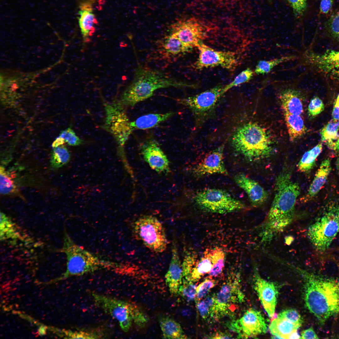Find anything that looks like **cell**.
I'll return each mask as SVG.
<instances>
[{
  "label": "cell",
  "instance_id": "obj_1",
  "mask_svg": "<svg viewBox=\"0 0 339 339\" xmlns=\"http://www.w3.org/2000/svg\"><path fill=\"white\" fill-rule=\"evenodd\" d=\"M274 191L273 200L259 234L261 243L265 244L270 242L294 220L300 190L299 184L292 180L291 173L284 170L276 178Z\"/></svg>",
  "mask_w": 339,
  "mask_h": 339
},
{
  "label": "cell",
  "instance_id": "obj_2",
  "mask_svg": "<svg viewBox=\"0 0 339 339\" xmlns=\"http://www.w3.org/2000/svg\"><path fill=\"white\" fill-rule=\"evenodd\" d=\"M304 281V301L311 312L323 323L339 312V283L297 268Z\"/></svg>",
  "mask_w": 339,
  "mask_h": 339
},
{
  "label": "cell",
  "instance_id": "obj_3",
  "mask_svg": "<svg viewBox=\"0 0 339 339\" xmlns=\"http://www.w3.org/2000/svg\"><path fill=\"white\" fill-rule=\"evenodd\" d=\"M190 86L163 72L139 65L132 80L123 92L119 102L124 107L133 106L152 97L159 89Z\"/></svg>",
  "mask_w": 339,
  "mask_h": 339
},
{
  "label": "cell",
  "instance_id": "obj_4",
  "mask_svg": "<svg viewBox=\"0 0 339 339\" xmlns=\"http://www.w3.org/2000/svg\"><path fill=\"white\" fill-rule=\"evenodd\" d=\"M61 251L66 256L67 267L60 279L81 276L101 269L118 272L120 268L118 263L101 258L77 244L66 232Z\"/></svg>",
  "mask_w": 339,
  "mask_h": 339
},
{
  "label": "cell",
  "instance_id": "obj_5",
  "mask_svg": "<svg viewBox=\"0 0 339 339\" xmlns=\"http://www.w3.org/2000/svg\"><path fill=\"white\" fill-rule=\"evenodd\" d=\"M231 141L235 151L251 161L269 157L273 151L272 141L266 129L255 122L238 127Z\"/></svg>",
  "mask_w": 339,
  "mask_h": 339
},
{
  "label": "cell",
  "instance_id": "obj_6",
  "mask_svg": "<svg viewBox=\"0 0 339 339\" xmlns=\"http://www.w3.org/2000/svg\"><path fill=\"white\" fill-rule=\"evenodd\" d=\"M339 232V205L329 207L308 228L307 235L319 251L327 250Z\"/></svg>",
  "mask_w": 339,
  "mask_h": 339
},
{
  "label": "cell",
  "instance_id": "obj_7",
  "mask_svg": "<svg viewBox=\"0 0 339 339\" xmlns=\"http://www.w3.org/2000/svg\"><path fill=\"white\" fill-rule=\"evenodd\" d=\"M132 231L136 239L152 251L161 253L166 250L168 243L165 232L156 217L148 215L139 218L133 223Z\"/></svg>",
  "mask_w": 339,
  "mask_h": 339
},
{
  "label": "cell",
  "instance_id": "obj_8",
  "mask_svg": "<svg viewBox=\"0 0 339 339\" xmlns=\"http://www.w3.org/2000/svg\"><path fill=\"white\" fill-rule=\"evenodd\" d=\"M196 204L208 212L220 214L231 213L245 207L241 201L233 197L223 189L207 188L196 193L194 198Z\"/></svg>",
  "mask_w": 339,
  "mask_h": 339
},
{
  "label": "cell",
  "instance_id": "obj_9",
  "mask_svg": "<svg viewBox=\"0 0 339 339\" xmlns=\"http://www.w3.org/2000/svg\"><path fill=\"white\" fill-rule=\"evenodd\" d=\"M91 294L95 305L116 320L123 331L128 332L133 321L132 303L95 293Z\"/></svg>",
  "mask_w": 339,
  "mask_h": 339
},
{
  "label": "cell",
  "instance_id": "obj_10",
  "mask_svg": "<svg viewBox=\"0 0 339 339\" xmlns=\"http://www.w3.org/2000/svg\"><path fill=\"white\" fill-rule=\"evenodd\" d=\"M223 86L218 85L199 94L178 99L180 104L189 108L198 122L203 121L213 111L217 103L222 95Z\"/></svg>",
  "mask_w": 339,
  "mask_h": 339
},
{
  "label": "cell",
  "instance_id": "obj_11",
  "mask_svg": "<svg viewBox=\"0 0 339 339\" xmlns=\"http://www.w3.org/2000/svg\"><path fill=\"white\" fill-rule=\"evenodd\" d=\"M170 33L176 36L191 51L197 48L207 36L205 25L194 18L180 19L172 24Z\"/></svg>",
  "mask_w": 339,
  "mask_h": 339
},
{
  "label": "cell",
  "instance_id": "obj_12",
  "mask_svg": "<svg viewBox=\"0 0 339 339\" xmlns=\"http://www.w3.org/2000/svg\"><path fill=\"white\" fill-rule=\"evenodd\" d=\"M125 107L119 101L106 105L105 128L112 134L118 144L123 146L132 132Z\"/></svg>",
  "mask_w": 339,
  "mask_h": 339
},
{
  "label": "cell",
  "instance_id": "obj_13",
  "mask_svg": "<svg viewBox=\"0 0 339 339\" xmlns=\"http://www.w3.org/2000/svg\"><path fill=\"white\" fill-rule=\"evenodd\" d=\"M197 48L199 51L198 57L193 65L196 69L220 67L232 70L237 64V59L233 52L217 51L203 42L200 44Z\"/></svg>",
  "mask_w": 339,
  "mask_h": 339
},
{
  "label": "cell",
  "instance_id": "obj_14",
  "mask_svg": "<svg viewBox=\"0 0 339 339\" xmlns=\"http://www.w3.org/2000/svg\"><path fill=\"white\" fill-rule=\"evenodd\" d=\"M244 296L236 280H229L224 284L216 296L211 316L218 318L227 313L233 303L243 301Z\"/></svg>",
  "mask_w": 339,
  "mask_h": 339
},
{
  "label": "cell",
  "instance_id": "obj_15",
  "mask_svg": "<svg viewBox=\"0 0 339 339\" xmlns=\"http://www.w3.org/2000/svg\"><path fill=\"white\" fill-rule=\"evenodd\" d=\"M233 324V327L242 336L246 338L256 336L266 333L267 326L261 313L250 309Z\"/></svg>",
  "mask_w": 339,
  "mask_h": 339
},
{
  "label": "cell",
  "instance_id": "obj_16",
  "mask_svg": "<svg viewBox=\"0 0 339 339\" xmlns=\"http://www.w3.org/2000/svg\"><path fill=\"white\" fill-rule=\"evenodd\" d=\"M183 274L185 279L194 282L210 272L212 267L211 250H206L200 260L197 261L192 254L184 257L182 263Z\"/></svg>",
  "mask_w": 339,
  "mask_h": 339
},
{
  "label": "cell",
  "instance_id": "obj_17",
  "mask_svg": "<svg viewBox=\"0 0 339 339\" xmlns=\"http://www.w3.org/2000/svg\"><path fill=\"white\" fill-rule=\"evenodd\" d=\"M224 146L223 144L207 153L194 168L195 175L201 177L214 174H228L224 161Z\"/></svg>",
  "mask_w": 339,
  "mask_h": 339
},
{
  "label": "cell",
  "instance_id": "obj_18",
  "mask_svg": "<svg viewBox=\"0 0 339 339\" xmlns=\"http://www.w3.org/2000/svg\"><path fill=\"white\" fill-rule=\"evenodd\" d=\"M140 148L144 159L153 169L159 173L169 172V161L155 139L147 138L141 144Z\"/></svg>",
  "mask_w": 339,
  "mask_h": 339
},
{
  "label": "cell",
  "instance_id": "obj_19",
  "mask_svg": "<svg viewBox=\"0 0 339 339\" xmlns=\"http://www.w3.org/2000/svg\"><path fill=\"white\" fill-rule=\"evenodd\" d=\"M309 64L329 75L339 77V51L329 50L321 53L309 52Z\"/></svg>",
  "mask_w": 339,
  "mask_h": 339
},
{
  "label": "cell",
  "instance_id": "obj_20",
  "mask_svg": "<svg viewBox=\"0 0 339 339\" xmlns=\"http://www.w3.org/2000/svg\"><path fill=\"white\" fill-rule=\"evenodd\" d=\"M255 289L259 298L269 316H273L277 304L278 291L273 283L261 278L255 273Z\"/></svg>",
  "mask_w": 339,
  "mask_h": 339
},
{
  "label": "cell",
  "instance_id": "obj_21",
  "mask_svg": "<svg viewBox=\"0 0 339 339\" xmlns=\"http://www.w3.org/2000/svg\"><path fill=\"white\" fill-rule=\"evenodd\" d=\"M234 180L236 184L246 192L253 207L260 206L266 201L267 192L256 181L243 173L236 175Z\"/></svg>",
  "mask_w": 339,
  "mask_h": 339
},
{
  "label": "cell",
  "instance_id": "obj_22",
  "mask_svg": "<svg viewBox=\"0 0 339 339\" xmlns=\"http://www.w3.org/2000/svg\"><path fill=\"white\" fill-rule=\"evenodd\" d=\"M171 257L169 267L165 277L166 285L170 293L179 294V290L183 281L182 263L179 256L177 247L173 242L172 246Z\"/></svg>",
  "mask_w": 339,
  "mask_h": 339
},
{
  "label": "cell",
  "instance_id": "obj_23",
  "mask_svg": "<svg viewBox=\"0 0 339 339\" xmlns=\"http://www.w3.org/2000/svg\"><path fill=\"white\" fill-rule=\"evenodd\" d=\"M158 51L163 57L173 59L191 51L176 36L170 33L160 40Z\"/></svg>",
  "mask_w": 339,
  "mask_h": 339
},
{
  "label": "cell",
  "instance_id": "obj_24",
  "mask_svg": "<svg viewBox=\"0 0 339 339\" xmlns=\"http://www.w3.org/2000/svg\"><path fill=\"white\" fill-rule=\"evenodd\" d=\"M283 113L301 115L304 112L302 99L300 93L294 89H286L279 95Z\"/></svg>",
  "mask_w": 339,
  "mask_h": 339
},
{
  "label": "cell",
  "instance_id": "obj_25",
  "mask_svg": "<svg viewBox=\"0 0 339 339\" xmlns=\"http://www.w3.org/2000/svg\"><path fill=\"white\" fill-rule=\"evenodd\" d=\"M331 170L330 159H327L323 160L317 170L307 193L302 199V201L307 202L317 195L326 183Z\"/></svg>",
  "mask_w": 339,
  "mask_h": 339
},
{
  "label": "cell",
  "instance_id": "obj_26",
  "mask_svg": "<svg viewBox=\"0 0 339 339\" xmlns=\"http://www.w3.org/2000/svg\"><path fill=\"white\" fill-rule=\"evenodd\" d=\"M175 113L170 111L164 113H151L141 116L130 121L132 132L136 130H145L153 128L174 115Z\"/></svg>",
  "mask_w": 339,
  "mask_h": 339
},
{
  "label": "cell",
  "instance_id": "obj_27",
  "mask_svg": "<svg viewBox=\"0 0 339 339\" xmlns=\"http://www.w3.org/2000/svg\"><path fill=\"white\" fill-rule=\"evenodd\" d=\"M289 140L292 142L304 136L307 129L301 115L283 113Z\"/></svg>",
  "mask_w": 339,
  "mask_h": 339
},
{
  "label": "cell",
  "instance_id": "obj_28",
  "mask_svg": "<svg viewBox=\"0 0 339 339\" xmlns=\"http://www.w3.org/2000/svg\"><path fill=\"white\" fill-rule=\"evenodd\" d=\"M78 14L79 24L83 40L85 42L88 41L89 37L92 36L95 31L94 25L97 22L95 15L90 8L83 6Z\"/></svg>",
  "mask_w": 339,
  "mask_h": 339
},
{
  "label": "cell",
  "instance_id": "obj_29",
  "mask_svg": "<svg viewBox=\"0 0 339 339\" xmlns=\"http://www.w3.org/2000/svg\"><path fill=\"white\" fill-rule=\"evenodd\" d=\"M300 326L284 319L277 317L271 322L269 329L271 333L278 338L288 339Z\"/></svg>",
  "mask_w": 339,
  "mask_h": 339
},
{
  "label": "cell",
  "instance_id": "obj_30",
  "mask_svg": "<svg viewBox=\"0 0 339 339\" xmlns=\"http://www.w3.org/2000/svg\"><path fill=\"white\" fill-rule=\"evenodd\" d=\"M21 234L17 225L9 216L0 212V239L1 241L16 240L20 239Z\"/></svg>",
  "mask_w": 339,
  "mask_h": 339
},
{
  "label": "cell",
  "instance_id": "obj_31",
  "mask_svg": "<svg viewBox=\"0 0 339 339\" xmlns=\"http://www.w3.org/2000/svg\"><path fill=\"white\" fill-rule=\"evenodd\" d=\"M159 322L164 338H186L180 324L173 319L168 316L161 317L159 319Z\"/></svg>",
  "mask_w": 339,
  "mask_h": 339
},
{
  "label": "cell",
  "instance_id": "obj_32",
  "mask_svg": "<svg viewBox=\"0 0 339 339\" xmlns=\"http://www.w3.org/2000/svg\"><path fill=\"white\" fill-rule=\"evenodd\" d=\"M323 145L320 143L303 155L298 164V168L300 172L307 173L313 169L316 159L321 152Z\"/></svg>",
  "mask_w": 339,
  "mask_h": 339
},
{
  "label": "cell",
  "instance_id": "obj_33",
  "mask_svg": "<svg viewBox=\"0 0 339 339\" xmlns=\"http://www.w3.org/2000/svg\"><path fill=\"white\" fill-rule=\"evenodd\" d=\"M63 336L65 338L72 339H100L105 338L103 330L99 328L80 329L77 330H64Z\"/></svg>",
  "mask_w": 339,
  "mask_h": 339
},
{
  "label": "cell",
  "instance_id": "obj_34",
  "mask_svg": "<svg viewBox=\"0 0 339 339\" xmlns=\"http://www.w3.org/2000/svg\"><path fill=\"white\" fill-rule=\"evenodd\" d=\"M15 175L6 170L2 166L0 168V193L3 195L12 194L17 191Z\"/></svg>",
  "mask_w": 339,
  "mask_h": 339
},
{
  "label": "cell",
  "instance_id": "obj_35",
  "mask_svg": "<svg viewBox=\"0 0 339 339\" xmlns=\"http://www.w3.org/2000/svg\"><path fill=\"white\" fill-rule=\"evenodd\" d=\"M70 157L69 153L65 146L61 145L54 148L51 155V165L54 168L61 167L69 161Z\"/></svg>",
  "mask_w": 339,
  "mask_h": 339
},
{
  "label": "cell",
  "instance_id": "obj_36",
  "mask_svg": "<svg viewBox=\"0 0 339 339\" xmlns=\"http://www.w3.org/2000/svg\"><path fill=\"white\" fill-rule=\"evenodd\" d=\"M296 58L293 56L282 57L269 61H259L256 66L254 72L258 75L267 74L275 66L283 62L293 60Z\"/></svg>",
  "mask_w": 339,
  "mask_h": 339
},
{
  "label": "cell",
  "instance_id": "obj_37",
  "mask_svg": "<svg viewBox=\"0 0 339 339\" xmlns=\"http://www.w3.org/2000/svg\"><path fill=\"white\" fill-rule=\"evenodd\" d=\"M212 267L209 273L210 277H215L221 273L224 266L225 254L221 248L211 250Z\"/></svg>",
  "mask_w": 339,
  "mask_h": 339
},
{
  "label": "cell",
  "instance_id": "obj_38",
  "mask_svg": "<svg viewBox=\"0 0 339 339\" xmlns=\"http://www.w3.org/2000/svg\"><path fill=\"white\" fill-rule=\"evenodd\" d=\"M339 121L333 119L321 129V141L326 143L337 140L339 138Z\"/></svg>",
  "mask_w": 339,
  "mask_h": 339
},
{
  "label": "cell",
  "instance_id": "obj_39",
  "mask_svg": "<svg viewBox=\"0 0 339 339\" xmlns=\"http://www.w3.org/2000/svg\"><path fill=\"white\" fill-rule=\"evenodd\" d=\"M253 71L249 68L242 71L232 82L223 87L222 90V95L230 89L248 82L253 77Z\"/></svg>",
  "mask_w": 339,
  "mask_h": 339
},
{
  "label": "cell",
  "instance_id": "obj_40",
  "mask_svg": "<svg viewBox=\"0 0 339 339\" xmlns=\"http://www.w3.org/2000/svg\"><path fill=\"white\" fill-rule=\"evenodd\" d=\"M326 28L330 36L339 42V9L327 21Z\"/></svg>",
  "mask_w": 339,
  "mask_h": 339
},
{
  "label": "cell",
  "instance_id": "obj_41",
  "mask_svg": "<svg viewBox=\"0 0 339 339\" xmlns=\"http://www.w3.org/2000/svg\"><path fill=\"white\" fill-rule=\"evenodd\" d=\"M196 287L193 282L184 278L179 290V294L188 301H193L196 299Z\"/></svg>",
  "mask_w": 339,
  "mask_h": 339
},
{
  "label": "cell",
  "instance_id": "obj_42",
  "mask_svg": "<svg viewBox=\"0 0 339 339\" xmlns=\"http://www.w3.org/2000/svg\"><path fill=\"white\" fill-rule=\"evenodd\" d=\"M214 296H208L202 300L197 302V308L201 316L204 319L211 315L214 302Z\"/></svg>",
  "mask_w": 339,
  "mask_h": 339
},
{
  "label": "cell",
  "instance_id": "obj_43",
  "mask_svg": "<svg viewBox=\"0 0 339 339\" xmlns=\"http://www.w3.org/2000/svg\"><path fill=\"white\" fill-rule=\"evenodd\" d=\"M324 104L319 97L315 96L310 100L308 108V114L309 118L313 119L324 110Z\"/></svg>",
  "mask_w": 339,
  "mask_h": 339
},
{
  "label": "cell",
  "instance_id": "obj_44",
  "mask_svg": "<svg viewBox=\"0 0 339 339\" xmlns=\"http://www.w3.org/2000/svg\"><path fill=\"white\" fill-rule=\"evenodd\" d=\"M215 284L214 280L210 277L196 287V299L197 302L205 297L210 289L214 287Z\"/></svg>",
  "mask_w": 339,
  "mask_h": 339
},
{
  "label": "cell",
  "instance_id": "obj_45",
  "mask_svg": "<svg viewBox=\"0 0 339 339\" xmlns=\"http://www.w3.org/2000/svg\"><path fill=\"white\" fill-rule=\"evenodd\" d=\"M59 137L63 139L65 142L71 146L79 145L82 143L83 141L77 136L74 131L68 128L61 132Z\"/></svg>",
  "mask_w": 339,
  "mask_h": 339
},
{
  "label": "cell",
  "instance_id": "obj_46",
  "mask_svg": "<svg viewBox=\"0 0 339 339\" xmlns=\"http://www.w3.org/2000/svg\"><path fill=\"white\" fill-rule=\"evenodd\" d=\"M277 317L287 320L292 323L301 326L302 320L298 312L293 309L285 310L281 312Z\"/></svg>",
  "mask_w": 339,
  "mask_h": 339
},
{
  "label": "cell",
  "instance_id": "obj_47",
  "mask_svg": "<svg viewBox=\"0 0 339 339\" xmlns=\"http://www.w3.org/2000/svg\"><path fill=\"white\" fill-rule=\"evenodd\" d=\"M292 8L295 17L299 18L305 12L307 6V0H287Z\"/></svg>",
  "mask_w": 339,
  "mask_h": 339
},
{
  "label": "cell",
  "instance_id": "obj_48",
  "mask_svg": "<svg viewBox=\"0 0 339 339\" xmlns=\"http://www.w3.org/2000/svg\"><path fill=\"white\" fill-rule=\"evenodd\" d=\"M132 308L133 322L138 326H144L148 321L147 316L138 306L133 304H132Z\"/></svg>",
  "mask_w": 339,
  "mask_h": 339
},
{
  "label": "cell",
  "instance_id": "obj_49",
  "mask_svg": "<svg viewBox=\"0 0 339 339\" xmlns=\"http://www.w3.org/2000/svg\"><path fill=\"white\" fill-rule=\"evenodd\" d=\"M334 0H320V13L323 14H327L331 10Z\"/></svg>",
  "mask_w": 339,
  "mask_h": 339
},
{
  "label": "cell",
  "instance_id": "obj_50",
  "mask_svg": "<svg viewBox=\"0 0 339 339\" xmlns=\"http://www.w3.org/2000/svg\"><path fill=\"white\" fill-rule=\"evenodd\" d=\"M319 338L313 328L311 327L303 331L301 334L302 339H318Z\"/></svg>",
  "mask_w": 339,
  "mask_h": 339
},
{
  "label": "cell",
  "instance_id": "obj_51",
  "mask_svg": "<svg viewBox=\"0 0 339 339\" xmlns=\"http://www.w3.org/2000/svg\"><path fill=\"white\" fill-rule=\"evenodd\" d=\"M332 115L333 119L339 121V94L335 102Z\"/></svg>",
  "mask_w": 339,
  "mask_h": 339
},
{
  "label": "cell",
  "instance_id": "obj_52",
  "mask_svg": "<svg viewBox=\"0 0 339 339\" xmlns=\"http://www.w3.org/2000/svg\"><path fill=\"white\" fill-rule=\"evenodd\" d=\"M325 143L330 149L339 152V138L335 142L332 141Z\"/></svg>",
  "mask_w": 339,
  "mask_h": 339
},
{
  "label": "cell",
  "instance_id": "obj_53",
  "mask_svg": "<svg viewBox=\"0 0 339 339\" xmlns=\"http://www.w3.org/2000/svg\"><path fill=\"white\" fill-rule=\"evenodd\" d=\"M64 142V140L59 136L53 142L52 144V146L53 148L56 147L60 145H62Z\"/></svg>",
  "mask_w": 339,
  "mask_h": 339
},
{
  "label": "cell",
  "instance_id": "obj_54",
  "mask_svg": "<svg viewBox=\"0 0 339 339\" xmlns=\"http://www.w3.org/2000/svg\"><path fill=\"white\" fill-rule=\"evenodd\" d=\"M213 338L222 339V338H232L230 336L225 335L224 334H218L214 336Z\"/></svg>",
  "mask_w": 339,
  "mask_h": 339
},
{
  "label": "cell",
  "instance_id": "obj_55",
  "mask_svg": "<svg viewBox=\"0 0 339 339\" xmlns=\"http://www.w3.org/2000/svg\"><path fill=\"white\" fill-rule=\"evenodd\" d=\"M301 338V337L299 335L297 331L293 333L290 335L288 338V339H299Z\"/></svg>",
  "mask_w": 339,
  "mask_h": 339
},
{
  "label": "cell",
  "instance_id": "obj_56",
  "mask_svg": "<svg viewBox=\"0 0 339 339\" xmlns=\"http://www.w3.org/2000/svg\"><path fill=\"white\" fill-rule=\"evenodd\" d=\"M336 169L339 173V157H338L336 160Z\"/></svg>",
  "mask_w": 339,
  "mask_h": 339
},
{
  "label": "cell",
  "instance_id": "obj_57",
  "mask_svg": "<svg viewBox=\"0 0 339 339\" xmlns=\"http://www.w3.org/2000/svg\"><path fill=\"white\" fill-rule=\"evenodd\" d=\"M268 0V1H269V2H271L273 0Z\"/></svg>",
  "mask_w": 339,
  "mask_h": 339
}]
</instances>
